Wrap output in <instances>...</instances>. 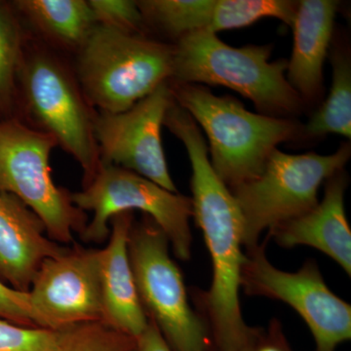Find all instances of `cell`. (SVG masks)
Masks as SVG:
<instances>
[{
	"label": "cell",
	"instance_id": "25",
	"mask_svg": "<svg viewBox=\"0 0 351 351\" xmlns=\"http://www.w3.org/2000/svg\"><path fill=\"white\" fill-rule=\"evenodd\" d=\"M252 351H292L286 341L278 322L272 323L269 335L261 337Z\"/></svg>",
	"mask_w": 351,
	"mask_h": 351
},
{
	"label": "cell",
	"instance_id": "12",
	"mask_svg": "<svg viewBox=\"0 0 351 351\" xmlns=\"http://www.w3.org/2000/svg\"><path fill=\"white\" fill-rule=\"evenodd\" d=\"M29 294L45 329L101 321V249L75 246L46 258Z\"/></svg>",
	"mask_w": 351,
	"mask_h": 351
},
{
	"label": "cell",
	"instance_id": "23",
	"mask_svg": "<svg viewBox=\"0 0 351 351\" xmlns=\"http://www.w3.org/2000/svg\"><path fill=\"white\" fill-rule=\"evenodd\" d=\"M0 318L25 327L43 328L29 292H22L0 279Z\"/></svg>",
	"mask_w": 351,
	"mask_h": 351
},
{
	"label": "cell",
	"instance_id": "17",
	"mask_svg": "<svg viewBox=\"0 0 351 351\" xmlns=\"http://www.w3.org/2000/svg\"><path fill=\"white\" fill-rule=\"evenodd\" d=\"M25 32L73 58L96 23L88 0H12Z\"/></svg>",
	"mask_w": 351,
	"mask_h": 351
},
{
	"label": "cell",
	"instance_id": "1",
	"mask_svg": "<svg viewBox=\"0 0 351 351\" xmlns=\"http://www.w3.org/2000/svg\"><path fill=\"white\" fill-rule=\"evenodd\" d=\"M184 144L191 165L193 218L204 234L213 265V281L203 304L219 351H243L263 336L242 317L239 289L245 260L244 223L230 189L210 163L202 131L184 108L174 103L164 119Z\"/></svg>",
	"mask_w": 351,
	"mask_h": 351
},
{
	"label": "cell",
	"instance_id": "20",
	"mask_svg": "<svg viewBox=\"0 0 351 351\" xmlns=\"http://www.w3.org/2000/svg\"><path fill=\"white\" fill-rule=\"evenodd\" d=\"M136 339L99 321L62 330L58 351H133Z\"/></svg>",
	"mask_w": 351,
	"mask_h": 351
},
{
	"label": "cell",
	"instance_id": "2",
	"mask_svg": "<svg viewBox=\"0 0 351 351\" xmlns=\"http://www.w3.org/2000/svg\"><path fill=\"white\" fill-rule=\"evenodd\" d=\"M96 115L78 82L73 58L25 32L15 119L50 136L58 147L75 158L82 169V188L93 180L101 165L94 132Z\"/></svg>",
	"mask_w": 351,
	"mask_h": 351
},
{
	"label": "cell",
	"instance_id": "21",
	"mask_svg": "<svg viewBox=\"0 0 351 351\" xmlns=\"http://www.w3.org/2000/svg\"><path fill=\"white\" fill-rule=\"evenodd\" d=\"M96 25L138 36H151L137 0H88Z\"/></svg>",
	"mask_w": 351,
	"mask_h": 351
},
{
	"label": "cell",
	"instance_id": "10",
	"mask_svg": "<svg viewBox=\"0 0 351 351\" xmlns=\"http://www.w3.org/2000/svg\"><path fill=\"white\" fill-rule=\"evenodd\" d=\"M240 285L248 295L288 304L311 329L315 351H336L351 339V306L327 287L317 265L308 261L295 274L276 269L263 245L247 249Z\"/></svg>",
	"mask_w": 351,
	"mask_h": 351
},
{
	"label": "cell",
	"instance_id": "9",
	"mask_svg": "<svg viewBox=\"0 0 351 351\" xmlns=\"http://www.w3.org/2000/svg\"><path fill=\"white\" fill-rule=\"evenodd\" d=\"M76 207L92 212L82 233L83 241L101 244L110 237V221L115 215L138 210L156 221L172 245L176 257L189 261L191 256L189 219L193 217L191 197L161 188L130 170L101 163L93 180L82 191L71 193Z\"/></svg>",
	"mask_w": 351,
	"mask_h": 351
},
{
	"label": "cell",
	"instance_id": "4",
	"mask_svg": "<svg viewBox=\"0 0 351 351\" xmlns=\"http://www.w3.org/2000/svg\"><path fill=\"white\" fill-rule=\"evenodd\" d=\"M171 82L219 85L253 101L262 114L293 119L306 107L289 84L288 60L270 62L272 46L232 47L209 32L178 39Z\"/></svg>",
	"mask_w": 351,
	"mask_h": 351
},
{
	"label": "cell",
	"instance_id": "24",
	"mask_svg": "<svg viewBox=\"0 0 351 351\" xmlns=\"http://www.w3.org/2000/svg\"><path fill=\"white\" fill-rule=\"evenodd\" d=\"M133 351H172V350L166 343L154 321L149 319L147 329L136 339Z\"/></svg>",
	"mask_w": 351,
	"mask_h": 351
},
{
	"label": "cell",
	"instance_id": "14",
	"mask_svg": "<svg viewBox=\"0 0 351 351\" xmlns=\"http://www.w3.org/2000/svg\"><path fill=\"white\" fill-rule=\"evenodd\" d=\"M46 234L43 221L22 201L0 193V279L29 292L46 258L64 251Z\"/></svg>",
	"mask_w": 351,
	"mask_h": 351
},
{
	"label": "cell",
	"instance_id": "19",
	"mask_svg": "<svg viewBox=\"0 0 351 351\" xmlns=\"http://www.w3.org/2000/svg\"><path fill=\"white\" fill-rule=\"evenodd\" d=\"M25 38L12 0H0V120L15 119L17 75Z\"/></svg>",
	"mask_w": 351,
	"mask_h": 351
},
{
	"label": "cell",
	"instance_id": "8",
	"mask_svg": "<svg viewBox=\"0 0 351 351\" xmlns=\"http://www.w3.org/2000/svg\"><path fill=\"white\" fill-rule=\"evenodd\" d=\"M128 253L142 306L171 350L211 351L209 327L189 306L169 240L147 215L132 225Z\"/></svg>",
	"mask_w": 351,
	"mask_h": 351
},
{
	"label": "cell",
	"instance_id": "26",
	"mask_svg": "<svg viewBox=\"0 0 351 351\" xmlns=\"http://www.w3.org/2000/svg\"><path fill=\"white\" fill-rule=\"evenodd\" d=\"M257 343H258V341H257ZM256 343H255V345H256ZM255 345H254V346H255ZM254 346H252L251 348H247V350H245L243 351H252V348H253Z\"/></svg>",
	"mask_w": 351,
	"mask_h": 351
},
{
	"label": "cell",
	"instance_id": "13",
	"mask_svg": "<svg viewBox=\"0 0 351 351\" xmlns=\"http://www.w3.org/2000/svg\"><path fill=\"white\" fill-rule=\"evenodd\" d=\"M133 223V212L115 215L110 221L107 246L101 249V322L137 339L147 329L149 317L138 298L129 258L128 240Z\"/></svg>",
	"mask_w": 351,
	"mask_h": 351
},
{
	"label": "cell",
	"instance_id": "15",
	"mask_svg": "<svg viewBox=\"0 0 351 351\" xmlns=\"http://www.w3.org/2000/svg\"><path fill=\"white\" fill-rule=\"evenodd\" d=\"M325 195L306 214L270 230L283 248L298 245L313 247L338 263L351 276V230L345 212L348 175L345 169L325 182Z\"/></svg>",
	"mask_w": 351,
	"mask_h": 351
},
{
	"label": "cell",
	"instance_id": "5",
	"mask_svg": "<svg viewBox=\"0 0 351 351\" xmlns=\"http://www.w3.org/2000/svg\"><path fill=\"white\" fill-rule=\"evenodd\" d=\"M173 56V43L96 25L73 61L95 110L117 113L171 82Z\"/></svg>",
	"mask_w": 351,
	"mask_h": 351
},
{
	"label": "cell",
	"instance_id": "3",
	"mask_svg": "<svg viewBox=\"0 0 351 351\" xmlns=\"http://www.w3.org/2000/svg\"><path fill=\"white\" fill-rule=\"evenodd\" d=\"M169 84L176 103L206 135L210 163L230 189L256 179L277 145L300 137L298 120L249 112L241 101L217 96L204 85Z\"/></svg>",
	"mask_w": 351,
	"mask_h": 351
},
{
	"label": "cell",
	"instance_id": "16",
	"mask_svg": "<svg viewBox=\"0 0 351 351\" xmlns=\"http://www.w3.org/2000/svg\"><path fill=\"white\" fill-rule=\"evenodd\" d=\"M339 2L334 0L298 1L292 27V56L286 76L304 105L317 103L323 94V66L332 38Z\"/></svg>",
	"mask_w": 351,
	"mask_h": 351
},
{
	"label": "cell",
	"instance_id": "22",
	"mask_svg": "<svg viewBox=\"0 0 351 351\" xmlns=\"http://www.w3.org/2000/svg\"><path fill=\"white\" fill-rule=\"evenodd\" d=\"M62 330L20 326L0 318V351H58Z\"/></svg>",
	"mask_w": 351,
	"mask_h": 351
},
{
	"label": "cell",
	"instance_id": "18",
	"mask_svg": "<svg viewBox=\"0 0 351 351\" xmlns=\"http://www.w3.org/2000/svg\"><path fill=\"white\" fill-rule=\"evenodd\" d=\"M332 84L326 100L302 125L300 137L316 138L337 134L351 137V59L346 45L335 46L331 56Z\"/></svg>",
	"mask_w": 351,
	"mask_h": 351
},
{
	"label": "cell",
	"instance_id": "11",
	"mask_svg": "<svg viewBox=\"0 0 351 351\" xmlns=\"http://www.w3.org/2000/svg\"><path fill=\"white\" fill-rule=\"evenodd\" d=\"M169 82L124 112H97L94 132L101 163L130 170L177 193L161 138L164 119L174 103Z\"/></svg>",
	"mask_w": 351,
	"mask_h": 351
},
{
	"label": "cell",
	"instance_id": "7",
	"mask_svg": "<svg viewBox=\"0 0 351 351\" xmlns=\"http://www.w3.org/2000/svg\"><path fill=\"white\" fill-rule=\"evenodd\" d=\"M56 141L19 120H0V193L22 201L43 221L46 234L58 244L82 235L87 215L58 186L51 175L50 156Z\"/></svg>",
	"mask_w": 351,
	"mask_h": 351
},
{
	"label": "cell",
	"instance_id": "6",
	"mask_svg": "<svg viewBox=\"0 0 351 351\" xmlns=\"http://www.w3.org/2000/svg\"><path fill=\"white\" fill-rule=\"evenodd\" d=\"M350 156L348 143L329 156L272 152L262 174L230 189L243 218V246H256L263 230L313 210L321 184L345 169Z\"/></svg>",
	"mask_w": 351,
	"mask_h": 351
}]
</instances>
